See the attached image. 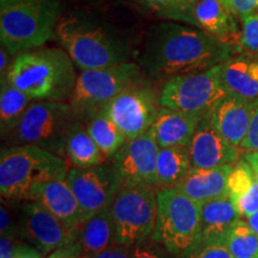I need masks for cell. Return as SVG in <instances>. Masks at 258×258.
Returning <instances> with one entry per match:
<instances>
[{
  "label": "cell",
  "mask_w": 258,
  "mask_h": 258,
  "mask_svg": "<svg viewBox=\"0 0 258 258\" xmlns=\"http://www.w3.org/2000/svg\"><path fill=\"white\" fill-rule=\"evenodd\" d=\"M237 49L202 29L167 21L147 28L137 62L148 79L164 84L221 64L234 56Z\"/></svg>",
  "instance_id": "cell-1"
},
{
  "label": "cell",
  "mask_w": 258,
  "mask_h": 258,
  "mask_svg": "<svg viewBox=\"0 0 258 258\" xmlns=\"http://www.w3.org/2000/svg\"><path fill=\"white\" fill-rule=\"evenodd\" d=\"M55 40L80 71L129 62L139 54L124 31L82 10L61 16Z\"/></svg>",
  "instance_id": "cell-2"
},
{
  "label": "cell",
  "mask_w": 258,
  "mask_h": 258,
  "mask_svg": "<svg viewBox=\"0 0 258 258\" xmlns=\"http://www.w3.org/2000/svg\"><path fill=\"white\" fill-rule=\"evenodd\" d=\"M74 66L62 48L40 47L14 56L5 79L34 102L70 103L78 79Z\"/></svg>",
  "instance_id": "cell-3"
},
{
  "label": "cell",
  "mask_w": 258,
  "mask_h": 258,
  "mask_svg": "<svg viewBox=\"0 0 258 258\" xmlns=\"http://www.w3.org/2000/svg\"><path fill=\"white\" fill-rule=\"evenodd\" d=\"M69 170V163L63 158L34 145H14L2 148V198L11 201L28 200L32 186L48 180H64Z\"/></svg>",
  "instance_id": "cell-4"
},
{
  "label": "cell",
  "mask_w": 258,
  "mask_h": 258,
  "mask_svg": "<svg viewBox=\"0 0 258 258\" xmlns=\"http://www.w3.org/2000/svg\"><path fill=\"white\" fill-rule=\"evenodd\" d=\"M62 14L59 0H24L0 9V41L12 56L55 38Z\"/></svg>",
  "instance_id": "cell-5"
},
{
  "label": "cell",
  "mask_w": 258,
  "mask_h": 258,
  "mask_svg": "<svg viewBox=\"0 0 258 258\" xmlns=\"http://www.w3.org/2000/svg\"><path fill=\"white\" fill-rule=\"evenodd\" d=\"M78 121L69 102H32L5 140L11 143V146L34 145L64 159L67 137Z\"/></svg>",
  "instance_id": "cell-6"
},
{
  "label": "cell",
  "mask_w": 258,
  "mask_h": 258,
  "mask_svg": "<svg viewBox=\"0 0 258 258\" xmlns=\"http://www.w3.org/2000/svg\"><path fill=\"white\" fill-rule=\"evenodd\" d=\"M157 200L152 240L180 258L200 241L201 205L176 186L157 190Z\"/></svg>",
  "instance_id": "cell-7"
},
{
  "label": "cell",
  "mask_w": 258,
  "mask_h": 258,
  "mask_svg": "<svg viewBox=\"0 0 258 258\" xmlns=\"http://www.w3.org/2000/svg\"><path fill=\"white\" fill-rule=\"evenodd\" d=\"M148 79L135 61L84 70L78 74L70 104L79 121L103 110L115 97L131 86Z\"/></svg>",
  "instance_id": "cell-8"
},
{
  "label": "cell",
  "mask_w": 258,
  "mask_h": 258,
  "mask_svg": "<svg viewBox=\"0 0 258 258\" xmlns=\"http://www.w3.org/2000/svg\"><path fill=\"white\" fill-rule=\"evenodd\" d=\"M115 245L132 247L152 238L157 219V189L122 185L111 205Z\"/></svg>",
  "instance_id": "cell-9"
},
{
  "label": "cell",
  "mask_w": 258,
  "mask_h": 258,
  "mask_svg": "<svg viewBox=\"0 0 258 258\" xmlns=\"http://www.w3.org/2000/svg\"><path fill=\"white\" fill-rule=\"evenodd\" d=\"M227 93L218 64L167 80L160 89L159 103L163 108L205 117Z\"/></svg>",
  "instance_id": "cell-10"
},
{
  "label": "cell",
  "mask_w": 258,
  "mask_h": 258,
  "mask_svg": "<svg viewBox=\"0 0 258 258\" xmlns=\"http://www.w3.org/2000/svg\"><path fill=\"white\" fill-rule=\"evenodd\" d=\"M150 79L135 84L115 97L103 110L120 128L127 140L148 133L160 109L159 92Z\"/></svg>",
  "instance_id": "cell-11"
},
{
  "label": "cell",
  "mask_w": 258,
  "mask_h": 258,
  "mask_svg": "<svg viewBox=\"0 0 258 258\" xmlns=\"http://www.w3.org/2000/svg\"><path fill=\"white\" fill-rule=\"evenodd\" d=\"M66 180L88 219L111 207L116 194L122 186L120 176L111 163L86 169L71 166Z\"/></svg>",
  "instance_id": "cell-12"
},
{
  "label": "cell",
  "mask_w": 258,
  "mask_h": 258,
  "mask_svg": "<svg viewBox=\"0 0 258 258\" xmlns=\"http://www.w3.org/2000/svg\"><path fill=\"white\" fill-rule=\"evenodd\" d=\"M160 147L150 133L127 140L110 159L122 185H147L157 189V159Z\"/></svg>",
  "instance_id": "cell-13"
},
{
  "label": "cell",
  "mask_w": 258,
  "mask_h": 258,
  "mask_svg": "<svg viewBox=\"0 0 258 258\" xmlns=\"http://www.w3.org/2000/svg\"><path fill=\"white\" fill-rule=\"evenodd\" d=\"M22 225L25 237L43 254L78 241L80 232L64 224L36 201L24 205Z\"/></svg>",
  "instance_id": "cell-14"
},
{
  "label": "cell",
  "mask_w": 258,
  "mask_h": 258,
  "mask_svg": "<svg viewBox=\"0 0 258 258\" xmlns=\"http://www.w3.org/2000/svg\"><path fill=\"white\" fill-rule=\"evenodd\" d=\"M191 167L209 169L234 165L240 159V148L226 140L213 127L207 116L200 121L189 145Z\"/></svg>",
  "instance_id": "cell-15"
},
{
  "label": "cell",
  "mask_w": 258,
  "mask_h": 258,
  "mask_svg": "<svg viewBox=\"0 0 258 258\" xmlns=\"http://www.w3.org/2000/svg\"><path fill=\"white\" fill-rule=\"evenodd\" d=\"M253 104L254 101L227 93L206 116L226 140L240 148L249 132Z\"/></svg>",
  "instance_id": "cell-16"
},
{
  "label": "cell",
  "mask_w": 258,
  "mask_h": 258,
  "mask_svg": "<svg viewBox=\"0 0 258 258\" xmlns=\"http://www.w3.org/2000/svg\"><path fill=\"white\" fill-rule=\"evenodd\" d=\"M27 201H36L71 227L80 230L88 220L66 179L48 180L32 186Z\"/></svg>",
  "instance_id": "cell-17"
},
{
  "label": "cell",
  "mask_w": 258,
  "mask_h": 258,
  "mask_svg": "<svg viewBox=\"0 0 258 258\" xmlns=\"http://www.w3.org/2000/svg\"><path fill=\"white\" fill-rule=\"evenodd\" d=\"M202 118L160 106L148 133L160 148L188 147Z\"/></svg>",
  "instance_id": "cell-18"
},
{
  "label": "cell",
  "mask_w": 258,
  "mask_h": 258,
  "mask_svg": "<svg viewBox=\"0 0 258 258\" xmlns=\"http://www.w3.org/2000/svg\"><path fill=\"white\" fill-rule=\"evenodd\" d=\"M192 14L198 28L212 36L239 48L240 31L235 16L222 0H199L192 6Z\"/></svg>",
  "instance_id": "cell-19"
},
{
  "label": "cell",
  "mask_w": 258,
  "mask_h": 258,
  "mask_svg": "<svg viewBox=\"0 0 258 258\" xmlns=\"http://www.w3.org/2000/svg\"><path fill=\"white\" fill-rule=\"evenodd\" d=\"M232 169L233 165L209 169L191 167L188 175L176 188L198 203L221 198L228 194V176Z\"/></svg>",
  "instance_id": "cell-20"
},
{
  "label": "cell",
  "mask_w": 258,
  "mask_h": 258,
  "mask_svg": "<svg viewBox=\"0 0 258 258\" xmlns=\"http://www.w3.org/2000/svg\"><path fill=\"white\" fill-rule=\"evenodd\" d=\"M201 205L200 241L226 239L241 217L230 194Z\"/></svg>",
  "instance_id": "cell-21"
},
{
  "label": "cell",
  "mask_w": 258,
  "mask_h": 258,
  "mask_svg": "<svg viewBox=\"0 0 258 258\" xmlns=\"http://www.w3.org/2000/svg\"><path fill=\"white\" fill-rule=\"evenodd\" d=\"M221 80L228 93L250 101L258 98V60L234 55L221 63Z\"/></svg>",
  "instance_id": "cell-22"
},
{
  "label": "cell",
  "mask_w": 258,
  "mask_h": 258,
  "mask_svg": "<svg viewBox=\"0 0 258 258\" xmlns=\"http://www.w3.org/2000/svg\"><path fill=\"white\" fill-rule=\"evenodd\" d=\"M78 243L88 257L102 252L115 245V224L111 208L103 209L84 222Z\"/></svg>",
  "instance_id": "cell-23"
},
{
  "label": "cell",
  "mask_w": 258,
  "mask_h": 258,
  "mask_svg": "<svg viewBox=\"0 0 258 258\" xmlns=\"http://www.w3.org/2000/svg\"><path fill=\"white\" fill-rule=\"evenodd\" d=\"M64 160L73 167L79 169L98 166L108 161L82 121L73 125L67 137Z\"/></svg>",
  "instance_id": "cell-24"
},
{
  "label": "cell",
  "mask_w": 258,
  "mask_h": 258,
  "mask_svg": "<svg viewBox=\"0 0 258 258\" xmlns=\"http://www.w3.org/2000/svg\"><path fill=\"white\" fill-rule=\"evenodd\" d=\"M190 169L189 146L160 148L157 159V190L177 186Z\"/></svg>",
  "instance_id": "cell-25"
},
{
  "label": "cell",
  "mask_w": 258,
  "mask_h": 258,
  "mask_svg": "<svg viewBox=\"0 0 258 258\" xmlns=\"http://www.w3.org/2000/svg\"><path fill=\"white\" fill-rule=\"evenodd\" d=\"M0 85V131L2 137L6 138L17 127L34 101L6 79L2 80Z\"/></svg>",
  "instance_id": "cell-26"
},
{
  "label": "cell",
  "mask_w": 258,
  "mask_h": 258,
  "mask_svg": "<svg viewBox=\"0 0 258 258\" xmlns=\"http://www.w3.org/2000/svg\"><path fill=\"white\" fill-rule=\"evenodd\" d=\"M83 123L108 160H110L127 141L120 128L104 110L91 115Z\"/></svg>",
  "instance_id": "cell-27"
},
{
  "label": "cell",
  "mask_w": 258,
  "mask_h": 258,
  "mask_svg": "<svg viewBox=\"0 0 258 258\" xmlns=\"http://www.w3.org/2000/svg\"><path fill=\"white\" fill-rule=\"evenodd\" d=\"M161 19L198 28L192 8L185 0H133Z\"/></svg>",
  "instance_id": "cell-28"
},
{
  "label": "cell",
  "mask_w": 258,
  "mask_h": 258,
  "mask_svg": "<svg viewBox=\"0 0 258 258\" xmlns=\"http://www.w3.org/2000/svg\"><path fill=\"white\" fill-rule=\"evenodd\" d=\"M226 241L233 258H258V234L251 230L245 219H240L232 227Z\"/></svg>",
  "instance_id": "cell-29"
},
{
  "label": "cell",
  "mask_w": 258,
  "mask_h": 258,
  "mask_svg": "<svg viewBox=\"0 0 258 258\" xmlns=\"http://www.w3.org/2000/svg\"><path fill=\"white\" fill-rule=\"evenodd\" d=\"M256 184L253 171L251 169L244 157L233 165L230 176H228V194L233 201L249 192Z\"/></svg>",
  "instance_id": "cell-30"
},
{
  "label": "cell",
  "mask_w": 258,
  "mask_h": 258,
  "mask_svg": "<svg viewBox=\"0 0 258 258\" xmlns=\"http://www.w3.org/2000/svg\"><path fill=\"white\" fill-rule=\"evenodd\" d=\"M180 258H233L226 239L199 241L191 250Z\"/></svg>",
  "instance_id": "cell-31"
},
{
  "label": "cell",
  "mask_w": 258,
  "mask_h": 258,
  "mask_svg": "<svg viewBox=\"0 0 258 258\" xmlns=\"http://www.w3.org/2000/svg\"><path fill=\"white\" fill-rule=\"evenodd\" d=\"M240 48L252 54H258V12L241 19Z\"/></svg>",
  "instance_id": "cell-32"
},
{
  "label": "cell",
  "mask_w": 258,
  "mask_h": 258,
  "mask_svg": "<svg viewBox=\"0 0 258 258\" xmlns=\"http://www.w3.org/2000/svg\"><path fill=\"white\" fill-rule=\"evenodd\" d=\"M131 250L133 258H179L176 254L170 252L165 246L152 240V238L134 245L131 247Z\"/></svg>",
  "instance_id": "cell-33"
},
{
  "label": "cell",
  "mask_w": 258,
  "mask_h": 258,
  "mask_svg": "<svg viewBox=\"0 0 258 258\" xmlns=\"http://www.w3.org/2000/svg\"><path fill=\"white\" fill-rule=\"evenodd\" d=\"M234 205L241 219H246L258 212V184L256 183L249 192L235 200Z\"/></svg>",
  "instance_id": "cell-34"
},
{
  "label": "cell",
  "mask_w": 258,
  "mask_h": 258,
  "mask_svg": "<svg viewBox=\"0 0 258 258\" xmlns=\"http://www.w3.org/2000/svg\"><path fill=\"white\" fill-rule=\"evenodd\" d=\"M240 150L245 152H258V98L254 101L249 132L241 144Z\"/></svg>",
  "instance_id": "cell-35"
},
{
  "label": "cell",
  "mask_w": 258,
  "mask_h": 258,
  "mask_svg": "<svg viewBox=\"0 0 258 258\" xmlns=\"http://www.w3.org/2000/svg\"><path fill=\"white\" fill-rule=\"evenodd\" d=\"M224 3L232 14L240 19L258 12V6L253 0H224Z\"/></svg>",
  "instance_id": "cell-36"
},
{
  "label": "cell",
  "mask_w": 258,
  "mask_h": 258,
  "mask_svg": "<svg viewBox=\"0 0 258 258\" xmlns=\"http://www.w3.org/2000/svg\"><path fill=\"white\" fill-rule=\"evenodd\" d=\"M47 258H90V257H88L83 252L79 243L78 241H76V243L55 250L54 252L49 253V256Z\"/></svg>",
  "instance_id": "cell-37"
},
{
  "label": "cell",
  "mask_w": 258,
  "mask_h": 258,
  "mask_svg": "<svg viewBox=\"0 0 258 258\" xmlns=\"http://www.w3.org/2000/svg\"><path fill=\"white\" fill-rule=\"evenodd\" d=\"M90 258H133V256H132L131 247L123 246V245H112Z\"/></svg>",
  "instance_id": "cell-38"
},
{
  "label": "cell",
  "mask_w": 258,
  "mask_h": 258,
  "mask_svg": "<svg viewBox=\"0 0 258 258\" xmlns=\"http://www.w3.org/2000/svg\"><path fill=\"white\" fill-rule=\"evenodd\" d=\"M12 258H43V253L36 247L21 244L16 246Z\"/></svg>",
  "instance_id": "cell-39"
},
{
  "label": "cell",
  "mask_w": 258,
  "mask_h": 258,
  "mask_svg": "<svg viewBox=\"0 0 258 258\" xmlns=\"http://www.w3.org/2000/svg\"><path fill=\"white\" fill-rule=\"evenodd\" d=\"M16 246L17 245L15 244V234H2L0 258H12Z\"/></svg>",
  "instance_id": "cell-40"
},
{
  "label": "cell",
  "mask_w": 258,
  "mask_h": 258,
  "mask_svg": "<svg viewBox=\"0 0 258 258\" xmlns=\"http://www.w3.org/2000/svg\"><path fill=\"white\" fill-rule=\"evenodd\" d=\"M0 214H2V221H0V230H2V234H15L14 230V220H12L11 215L6 206H4V202L2 203V208H0Z\"/></svg>",
  "instance_id": "cell-41"
},
{
  "label": "cell",
  "mask_w": 258,
  "mask_h": 258,
  "mask_svg": "<svg viewBox=\"0 0 258 258\" xmlns=\"http://www.w3.org/2000/svg\"><path fill=\"white\" fill-rule=\"evenodd\" d=\"M11 56L9 50L2 44V48H0V82L6 78V74L12 63Z\"/></svg>",
  "instance_id": "cell-42"
},
{
  "label": "cell",
  "mask_w": 258,
  "mask_h": 258,
  "mask_svg": "<svg viewBox=\"0 0 258 258\" xmlns=\"http://www.w3.org/2000/svg\"><path fill=\"white\" fill-rule=\"evenodd\" d=\"M244 159L249 163L251 169H252L254 180L258 184V152H245Z\"/></svg>",
  "instance_id": "cell-43"
},
{
  "label": "cell",
  "mask_w": 258,
  "mask_h": 258,
  "mask_svg": "<svg viewBox=\"0 0 258 258\" xmlns=\"http://www.w3.org/2000/svg\"><path fill=\"white\" fill-rule=\"evenodd\" d=\"M245 220H246L247 224H249L251 230H252L256 234H258V212L254 213V214L251 215V217L246 218Z\"/></svg>",
  "instance_id": "cell-44"
},
{
  "label": "cell",
  "mask_w": 258,
  "mask_h": 258,
  "mask_svg": "<svg viewBox=\"0 0 258 258\" xmlns=\"http://www.w3.org/2000/svg\"><path fill=\"white\" fill-rule=\"evenodd\" d=\"M73 2L82 3V4H85V5H99L105 2H109V0H73Z\"/></svg>",
  "instance_id": "cell-45"
},
{
  "label": "cell",
  "mask_w": 258,
  "mask_h": 258,
  "mask_svg": "<svg viewBox=\"0 0 258 258\" xmlns=\"http://www.w3.org/2000/svg\"><path fill=\"white\" fill-rule=\"evenodd\" d=\"M19 2H24V0H0V9L8 8V6L17 4Z\"/></svg>",
  "instance_id": "cell-46"
},
{
  "label": "cell",
  "mask_w": 258,
  "mask_h": 258,
  "mask_svg": "<svg viewBox=\"0 0 258 258\" xmlns=\"http://www.w3.org/2000/svg\"><path fill=\"white\" fill-rule=\"evenodd\" d=\"M185 2L186 3H188V4L190 5V6H191V8H192V6L194 5H195L196 4V3H198L199 2V0H185Z\"/></svg>",
  "instance_id": "cell-47"
},
{
  "label": "cell",
  "mask_w": 258,
  "mask_h": 258,
  "mask_svg": "<svg viewBox=\"0 0 258 258\" xmlns=\"http://www.w3.org/2000/svg\"><path fill=\"white\" fill-rule=\"evenodd\" d=\"M253 2H254V3H256V4H257V6H258V0H253Z\"/></svg>",
  "instance_id": "cell-48"
},
{
  "label": "cell",
  "mask_w": 258,
  "mask_h": 258,
  "mask_svg": "<svg viewBox=\"0 0 258 258\" xmlns=\"http://www.w3.org/2000/svg\"><path fill=\"white\" fill-rule=\"evenodd\" d=\"M222 2H224V0H222Z\"/></svg>",
  "instance_id": "cell-49"
}]
</instances>
